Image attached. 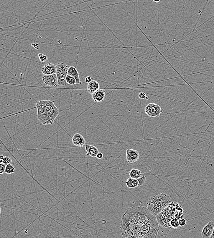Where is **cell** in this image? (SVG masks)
I'll return each mask as SVG.
<instances>
[{
	"mask_svg": "<svg viewBox=\"0 0 214 238\" xmlns=\"http://www.w3.org/2000/svg\"><path fill=\"white\" fill-rule=\"evenodd\" d=\"M159 225L156 216L147 208H128L121 217V229L123 238H157Z\"/></svg>",
	"mask_w": 214,
	"mask_h": 238,
	"instance_id": "obj_1",
	"label": "cell"
},
{
	"mask_svg": "<svg viewBox=\"0 0 214 238\" xmlns=\"http://www.w3.org/2000/svg\"><path fill=\"white\" fill-rule=\"evenodd\" d=\"M54 102L48 100H42L36 103L37 117L43 125H52L59 115V109L56 106Z\"/></svg>",
	"mask_w": 214,
	"mask_h": 238,
	"instance_id": "obj_2",
	"label": "cell"
},
{
	"mask_svg": "<svg viewBox=\"0 0 214 238\" xmlns=\"http://www.w3.org/2000/svg\"><path fill=\"white\" fill-rule=\"evenodd\" d=\"M171 202L170 197L161 193L152 196L146 203L147 208L154 216H156L168 206Z\"/></svg>",
	"mask_w": 214,
	"mask_h": 238,
	"instance_id": "obj_3",
	"label": "cell"
},
{
	"mask_svg": "<svg viewBox=\"0 0 214 238\" xmlns=\"http://www.w3.org/2000/svg\"><path fill=\"white\" fill-rule=\"evenodd\" d=\"M69 67L64 62H61L57 64L56 74L58 78V84L61 86L67 85L66 78L68 74Z\"/></svg>",
	"mask_w": 214,
	"mask_h": 238,
	"instance_id": "obj_4",
	"label": "cell"
},
{
	"mask_svg": "<svg viewBox=\"0 0 214 238\" xmlns=\"http://www.w3.org/2000/svg\"><path fill=\"white\" fill-rule=\"evenodd\" d=\"M145 112L146 115L151 117L159 116L162 110L160 106L156 103H152L147 104L145 108Z\"/></svg>",
	"mask_w": 214,
	"mask_h": 238,
	"instance_id": "obj_5",
	"label": "cell"
},
{
	"mask_svg": "<svg viewBox=\"0 0 214 238\" xmlns=\"http://www.w3.org/2000/svg\"><path fill=\"white\" fill-rule=\"evenodd\" d=\"M42 79L43 82L47 86L55 87L59 85L56 74L44 76Z\"/></svg>",
	"mask_w": 214,
	"mask_h": 238,
	"instance_id": "obj_6",
	"label": "cell"
},
{
	"mask_svg": "<svg viewBox=\"0 0 214 238\" xmlns=\"http://www.w3.org/2000/svg\"><path fill=\"white\" fill-rule=\"evenodd\" d=\"M140 158V154L137 150L127 149L126 151V158L129 163L136 162Z\"/></svg>",
	"mask_w": 214,
	"mask_h": 238,
	"instance_id": "obj_7",
	"label": "cell"
},
{
	"mask_svg": "<svg viewBox=\"0 0 214 238\" xmlns=\"http://www.w3.org/2000/svg\"><path fill=\"white\" fill-rule=\"evenodd\" d=\"M214 228V222L210 221L203 228L201 235L202 238H210Z\"/></svg>",
	"mask_w": 214,
	"mask_h": 238,
	"instance_id": "obj_8",
	"label": "cell"
},
{
	"mask_svg": "<svg viewBox=\"0 0 214 238\" xmlns=\"http://www.w3.org/2000/svg\"><path fill=\"white\" fill-rule=\"evenodd\" d=\"M41 72L44 76L55 74L56 73V65L51 63H47L42 67Z\"/></svg>",
	"mask_w": 214,
	"mask_h": 238,
	"instance_id": "obj_9",
	"label": "cell"
},
{
	"mask_svg": "<svg viewBox=\"0 0 214 238\" xmlns=\"http://www.w3.org/2000/svg\"><path fill=\"white\" fill-rule=\"evenodd\" d=\"M72 143L75 146L82 148L85 146L86 142L82 135L79 133H76L72 138Z\"/></svg>",
	"mask_w": 214,
	"mask_h": 238,
	"instance_id": "obj_10",
	"label": "cell"
},
{
	"mask_svg": "<svg viewBox=\"0 0 214 238\" xmlns=\"http://www.w3.org/2000/svg\"><path fill=\"white\" fill-rule=\"evenodd\" d=\"M105 96L106 91L104 89H99L91 95L93 101L96 103L103 101Z\"/></svg>",
	"mask_w": 214,
	"mask_h": 238,
	"instance_id": "obj_11",
	"label": "cell"
},
{
	"mask_svg": "<svg viewBox=\"0 0 214 238\" xmlns=\"http://www.w3.org/2000/svg\"><path fill=\"white\" fill-rule=\"evenodd\" d=\"M85 148L87 155L96 158L99 153V150L95 146L90 145H85Z\"/></svg>",
	"mask_w": 214,
	"mask_h": 238,
	"instance_id": "obj_12",
	"label": "cell"
},
{
	"mask_svg": "<svg viewBox=\"0 0 214 238\" xmlns=\"http://www.w3.org/2000/svg\"><path fill=\"white\" fill-rule=\"evenodd\" d=\"M68 74L75 79L77 81V84H81L82 82H81L80 80L79 72L76 68L74 67V66H71L69 67Z\"/></svg>",
	"mask_w": 214,
	"mask_h": 238,
	"instance_id": "obj_13",
	"label": "cell"
},
{
	"mask_svg": "<svg viewBox=\"0 0 214 238\" xmlns=\"http://www.w3.org/2000/svg\"><path fill=\"white\" fill-rule=\"evenodd\" d=\"M100 89V84L96 81H92L90 83H88L87 90L89 93L92 94Z\"/></svg>",
	"mask_w": 214,
	"mask_h": 238,
	"instance_id": "obj_14",
	"label": "cell"
},
{
	"mask_svg": "<svg viewBox=\"0 0 214 238\" xmlns=\"http://www.w3.org/2000/svg\"><path fill=\"white\" fill-rule=\"evenodd\" d=\"M125 183L128 188L139 187V182L137 179L129 178Z\"/></svg>",
	"mask_w": 214,
	"mask_h": 238,
	"instance_id": "obj_15",
	"label": "cell"
},
{
	"mask_svg": "<svg viewBox=\"0 0 214 238\" xmlns=\"http://www.w3.org/2000/svg\"><path fill=\"white\" fill-rule=\"evenodd\" d=\"M129 176L131 178L139 179L141 178L143 175L140 170L135 169H132L130 171Z\"/></svg>",
	"mask_w": 214,
	"mask_h": 238,
	"instance_id": "obj_16",
	"label": "cell"
},
{
	"mask_svg": "<svg viewBox=\"0 0 214 238\" xmlns=\"http://www.w3.org/2000/svg\"><path fill=\"white\" fill-rule=\"evenodd\" d=\"M15 172V168L11 164H7L6 165L5 173L10 174Z\"/></svg>",
	"mask_w": 214,
	"mask_h": 238,
	"instance_id": "obj_17",
	"label": "cell"
},
{
	"mask_svg": "<svg viewBox=\"0 0 214 238\" xmlns=\"http://www.w3.org/2000/svg\"><path fill=\"white\" fill-rule=\"evenodd\" d=\"M66 81L67 84L70 85H74L77 84V81L74 77H72L70 75H68L66 78Z\"/></svg>",
	"mask_w": 214,
	"mask_h": 238,
	"instance_id": "obj_18",
	"label": "cell"
},
{
	"mask_svg": "<svg viewBox=\"0 0 214 238\" xmlns=\"http://www.w3.org/2000/svg\"><path fill=\"white\" fill-rule=\"evenodd\" d=\"M170 225L171 228H174L175 229H178L180 227L179 220L177 219H173L171 221Z\"/></svg>",
	"mask_w": 214,
	"mask_h": 238,
	"instance_id": "obj_19",
	"label": "cell"
},
{
	"mask_svg": "<svg viewBox=\"0 0 214 238\" xmlns=\"http://www.w3.org/2000/svg\"><path fill=\"white\" fill-rule=\"evenodd\" d=\"M11 162H12V160L10 157H8V156H4L3 161H2V163L3 164L6 165L7 164H11Z\"/></svg>",
	"mask_w": 214,
	"mask_h": 238,
	"instance_id": "obj_20",
	"label": "cell"
},
{
	"mask_svg": "<svg viewBox=\"0 0 214 238\" xmlns=\"http://www.w3.org/2000/svg\"><path fill=\"white\" fill-rule=\"evenodd\" d=\"M138 181H139V187H141V185H143L145 183L146 180V176L145 175H143L142 177H141V178L139 179H137Z\"/></svg>",
	"mask_w": 214,
	"mask_h": 238,
	"instance_id": "obj_21",
	"label": "cell"
},
{
	"mask_svg": "<svg viewBox=\"0 0 214 238\" xmlns=\"http://www.w3.org/2000/svg\"><path fill=\"white\" fill-rule=\"evenodd\" d=\"M38 56H39V60H40L41 62H44L46 61L47 60V56L46 55H45V54H39L38 55Z\"/></svg>",
	"mask_w": 214,
	"mask_h": 238,
	"instance_id": "obj_22",
	"label": "cell"
},
{
	"mask_svg": "<svg viewBox=\"0 0 214 238\" xmlns=\"http://www.w3.org/2000/svg\"><path fill=\"white\" fill-rule=\"evenodd\" d=\"M6 165L1 163L0 164V174H2L5 173Z\"/></svg>",
	"mask_w": 214,
	"mask_h": 238,
	"instance_id": "obj_23",
	"label": "cell"
},
{
	"mask_svg": "<svg viewBox=\"0 0 214 238\" xmlns=\"http://www.w3.org/2000/svg\"><path fill=\"white\" fill-rule=\"evenodd\" d=\"M187 224V221L185 218H181L179 220V224L180 227H183Z\"/></svg>",
	"mask_w": 214,
	"mask_h": 238,
	"instance_id": "obj_24",
	"label": "cell"
},
{
	"mask_svg": "<svg viewBox=\"0 0 214 238\" xmlns=\"http://www.w3.org/2000/svg\"><path fill=\"white\" fill-rule=\"evenodd\" d=\"M139 97L140 99H145L146 98V95L144 93L141 92L139 94Z\"/></svg>",
	"mask_w": 214,
	"mask_h": 238,
	"instance_id": "obj_25",
	"label": "cell"
},
{
	"mask_svg": "<svg viewBox=\"0 0 214 238\" xmlns=\"http://www.w3.org/2000/svg\"><path fill=\"white\" fill-rule=\"evenodd\" d=\"M91 81H92V78H91V77L88 76V77H87L86 78H85V82H86V83H90Z\"/></svg>",
	"mask_w": 214,
	"mask_h": 238,
	"instance_id": "obj_26",
	"label": "cell"
},
{
	"mask_svg": "<svg viewBox=\"0 0 214 238\" xmlns=\"http://www.w3.org/2000/svg\"><path fill=\"white\" fill-rule=\"evenodd\" d=\"M103 156H104V155H103V153H99L98 154H97V156H96V158L98 159H102L103 158Z\"/></svg>",
	"mask_w": 214,
	"mask_h": 238,
	"instance_id": "obj_27",
	"label": "cell"
},
{
	"mask_svg": "<svg viewBox=\"0 0 214 238\" xmlns=\"http://www.w3.org/2000/svg\"><path fill=\"white\" fill-rule=\"evenodd\" d=\"M4 156L2 155H0V163H2V161H3V158H4Z\"/></svg>",
	"mask_w": 214,
	"mask_h": 238,
	"instance_id": "obj_28",
	"label": "cell"
},
{
	"mask_svg": "<svg viewBox=\"0 0 214 238\" xmlns=\"http://www.w3.org/2000/svg\"><path fill=\"white\" fill-rule=\"evenodd\" d=\"M32 46H34V47L36 49H39V47H37V46H39V45L38 44H32Z\"/></svg>",
	"mask_w": 214,
	"mask_h": 238,
	"instance_id": "obj_29",
	"label": "cell"
},
{
	"mask_svg": "<svg viewBox=\"0 0 214 238\" xmlns=\"http://www.w3.org/2000/svg\"><path fill=\"white\" fill-rule=\"evenodd\" d=\"M210 238H214V230H213V233H212V234H211Z\"/></svg>",
	"mask_w": 214,
	"mask_h": 238,
	"instance_id": "obj_30",
	"label": "cell"
},
{
	"mask_svg": "<svg viewBox=\"0 0 214 238\" xmlns=\"http://www.w3.org/2000/svg\"><path fill=\"white\" fill-rule=\"evenodd\" d=\"M154 2H159L160 1H153Z\"/></svg>",
	"mask_w": 214,
	"mask_h": 238,
	"instance_id": "obj_31",
	"label": "cell"
}]
</instances>
